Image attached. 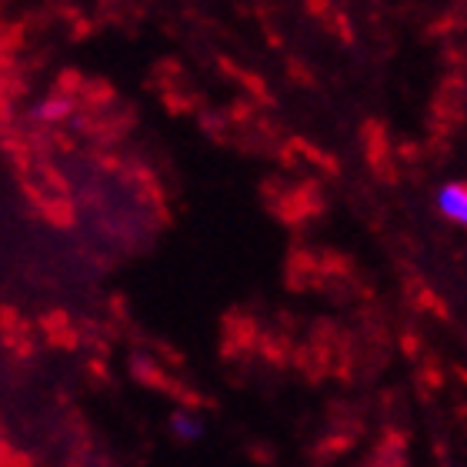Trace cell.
<instances>
[{"instance_id":"6da1fadb","label":"cell","mask_w":467,"mask_h":467,"mask_svg":"<svg viewBox=\"0 0 467 467\" xmlns=\"http://www.w3.org/2000/svg\"><path fill=\"white\" fill-rule=\"evenodd\" d=\"M438 207L441 214L458 221V224H467V184H448L438 194Z\"/></svg>"},{"instance_id":"7a4b0ae2","label":"cell","mask_w":467,"mask_h":467,"mask_svg":"<svg viewBox=\"0 0 467 467\" xmlns=\"http://www.w3.org/2000/svg\"><path fill=\"white\" fill-rule=\"evenodd\" d=\"M171 431H174L177 441H201L204 438V420L187 414V410H177L171 418Z\"/></svg>"},{"instance_id":"3957f363","label":"cell","mask_w":467,"mask_h":467,"mask_svg":"<svg viewBox=\"0 0 467 467\" xmlns=\"http://www.w3.org/2000/svg\"><path fill=\"white\" fill-rule=\"evenodd\" d=\"M70 104H64V100H44L37 108V117H44V120H60V117H67Z\"/></svg>"}]
</instances>
